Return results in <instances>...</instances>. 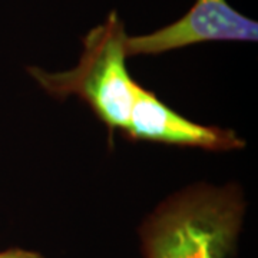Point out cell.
<instances>
[{
  "mask_svg": "<svg viewBox=\"0 0 258 258\" xmlns=\"http://www.w3.org/2000/svg\"><path fill=\"white\" fill-rule=\"evenodd\" d=\"M258 25L227 0H195L184 18L141 36H128L126 55H159L203 42H257Z\"/></svg>",
  "mask_w": 258,
  "mask_h": 258,
  "instance_id": "3957f363",
  "label": "cell"
},
{
  "mask_svg": "<svg viewBox=\"0 0 258 258\" xmlns=\"http://www.w3.org/2000/svg\"><path fill=\"white\" fill-rule=\"evenodd\" d=\"M245 212L238 185L197 184L168 197L139 228L145 258H227Z\"/></svg>",
  "mask_w": 258,
  "mask_h": 258,
  "instance_id": "6da1fadb",
  "label": "cell"
},
{
  "mask_svg": "<svg viewBox=\"0 0 258 258\" xmlns=\"http://www.w3.org/2000/svg\"><path fill=\"white\" fill-rule=\"evenodd\" d=\"M0 258H43L40 254L33 252V251H26V249H8L0 252Z\"/></svg>",
  "mask_w": 258,
  "mask_h": 258,
  "instance_id": "5b68a950",
  "label": "cell"
},
{
  "mask_svg": "<svg viewBox=\"0 0 258 258\" xmlns=\"http://www.w3.org/2000/svg\"><path fill=\"white\" fill-rule=\"evenodd\" d=\"M125 135L135 141H152L207 151H234L245 142L231 129L205 126L169 109L151 91L135 86V98Z\"/></svg>",
  "mask_w": 258,
  "mask_h": 258,
  "instance_id": "277c9868",
  "label": "cell"
},
{
  "mask_svg": "<svg viewBox=\"0 0 258 258\" xmlns=\"http://www.w3.org/2000/svg\"><path fill=\"white\" fill-rule=\"evenodd\" d=\"M126 39L123 22L113 10L85 36L82 56L74 69L49 74L29 68V74L47 93L60 99L78 95L111 131H125L137 86L126 69Z\"/></svg>",
  "mask_w": 258,
  "mask_h": 258,
  "instance_id": "7a4b0ae2",
  "label": "cell"
}]
</instances>
